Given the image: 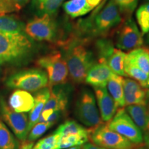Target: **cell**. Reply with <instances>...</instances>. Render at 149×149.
<instances>
[{
  "label": "cell",
  "instance_id": "6da1fadb",
  "mask_svg": "<svg viewBox=\"0 0 149 149\" xmlns=\"http://www.w3.org/2000/svg\"><path fill=\"white\" fill-rule=\"evenodd\" d=\"M64 59L68 67V74L76 83L85 81L89 69L95 64L93 53L83 44L70 45L67 49Z\"/></svg>",
  "mask_w": 149,
  "mask_h": 149
},
{
  "label": "cell",
  "instance_id": "7a4b0ae2",
  "mask_svg": "<svg viewBox=\"0 0 149 149\" xmlns=\"http://www.w3.org/2000/svg\"><path fill=\"white\" fill-rule=\"evenodd\" d=\"M32 47V42L26 33L0 32V64L18 60L26 56Z\"/></svg>",
  "mask_w": 149,
  "mask_h": 149
},
{
  "label": "cell",
  "instance_id": "3957f363",
  "mask_svg": "<svg viewBox=\"0 0 149 149\" xmlns=\"http://www.w3.org/2000/svg\"><path fill=\"white\" fill-rule=\"evenodd\" d=\"M37 65L47 72L49 88L66 83L68 70L64 57L58 51L46 55L37 59Z\"/></svg>",
  "mask_w": 149,
  "mask_h": 149
},
{
  "label": "cell",
  "instance_id": "277c9868",
  "mask_svg": "<svg viewBox=\"0 0 149 149\" xmlns=\"http://www.w3.org/2000/svg\"><path fill=\"white\" fill-rule=\"evenodd\" d=\"M9 88L35 92L48 86L47 74L40 69H29L17 72L10 76L6 82Z\"/></svg>",
  "mask_w": 149,
  "mask_h": 149
},
{
  "label": "cell",
  "instance_id": "5b68a950",
  "mask_svg": "<svg viewBox=\"0 0 149 149\" xmlns=\"http://www.w3.org/2000/svg\"><path fill=\"white\" fill-rule=\"evenodd\" d=\"M75 115L78 120L88 127L93 128L102 124L95 97L91 91L84 89L80 93L76 102Z\"/></svg>",
  "mask_w": 149,
  "mask_h": 149
},
{
  "label": "cell",
  "instance_id": "8992f818",
  "mask_svg": "<svg viewBox=\"0 0 149 149\" xmlns=\"http://www.w3.org/2000/svg\"><path fill=\"white\" fill-rule=\"evenodd\" d=\"M89 131L91 141L97 146L106 149L131 148L133 146V143L125 137L110 129L107 124H102Z\"/></svg>",
  "mask_w": 149,
  "mask_h": 149
},
{
  "label": "cell",
  "instance_id": "52a82bcc",
  "mask_svg": "<svg viewBox=\"0 0 149 149\" xmlns=\"http://www.w3.org/2000/svg\"><path fill=\"white\" fill-rule=\"evenodd\" d=\"M107 125L110 129L122 135L133 144H141L144 141L141 130L124 109L119 110Z\"/></svg>",
  "mask_w": 149,
  "mask_h": 149
},
{
  "label": "cell",
  "instance_id": "ba28073f",
  "mask_svg": "<svg viewBox=\"0 0 149 149\" xmlns=\"http://www.w3.org/2000/svg\"><path fill=\"white\" fill-rule=\"evenodd\" d=\"M26 34L37 41L51 42L56 33V26L51 15L47 14L35 17L28 22L24 29Z\"/></svg>",
  "mask_w": 149,
  "mask_h": 149
},
{
  "label": "cell",
  "instance_id": "9c48e42d",
  "mask_svg": "<svg viewBox=\"0 0 149 149\" xmlns=\"http://www.w3.org/2000/svg\"><path fill=\"white\" fill-rule=\"evenodd\" d=\"M143 35L131 18L128 19L119 29L116 46L122 51H130L141 47L144 44Z\"/></svg>",
  "mask_w": 149,
  "mask_h": 149
},
{
  "label": "cell",
  "instance_id": "30bf717a",
  "mask_svg": "<svg viewBox=\"0 0 149 149\" xmlns=\"http://www.w3.org/2000/svg\"><path fill=\"white\" fill-rule=\"evenodd\" d=\"M122 21L121 11L113 0H109L95 15V32L105 34L119 25Z\"/></svg>",
  "mask_w": 149,
  "mask_h": 149
},
{
  "label": "cell",
  "instance_id": "8fae6325",
  "mask_svg": "<svg viewBox=\"0 0 149 149\" xmlns=\"http://www.w3.org/2000/svg\"><path fill=\"white\" fill-rule=\"evenodd\" d=\"M0 111L3 120L10 126L16 137L21 141H25L29 133V120L24 113H18L13 110L1 100Z\"/></svg>",
  "mask_w": 149,
  "mask_h": 149
},
{
  "label": "cell",
  "instance_id": "7c38bea8",
  "mask_svg": "<svg viewBox=\"0 0 149 149\" xmlns=\"http://www.w3.org/2000/svg\"><path fill=\"white\" fill-rule=\"evenodd\" d=\"M68 95L69 92L68 88H58L53 90L50 88L49 98L44 105L37 122H39V123L46 122L48 117L54 111H65L68 105Z\"/></svg>",
  "mask_w": 149,
  "mask_h": 149
},
{
  "label": "cell",
  "instance_id": "4fadbf2b",
  "mask_svg": "<svg viewBox=\"0 0 149 149\" xmlns=\"http://www.w3.org/2000/svg\"><path fill=\"white\" fill-rule=\"evenodd\" d=\"M113 74V72L105 61L99 60L89 69L85 81L93 88L106 87Z\"/></svg>",
  "mask_w": 149,
  "mask_h": 149
},
{
  "label": "cell",
  "instance_id": "5bb4252c",
  "mask_svg": "<svg viewBox=\"0 0 149 149\" xmlns=\"http://www.w3.org/2000/svg\"><path fill=\"white\" fill-rule=\"evenodd\" d=\"M123 88L125 106L147 103V91L135 80L124 78Z\"/></svg>",
  "mask_w": 149,
  "mask_h": 149
},
{
  "label": "cell",
  "instance_id": "9a60e30c",
  "mask_svg": "<svg viewBox=\"0 0 149 149\" xmlns=\"http://www.w3.org/2000/svg\"><path fill=\"white\" fill-rule=\"evenodd\" d=\"M94 89L102 120L109 122L116 114L118 108L106 87Z\"/></svg>",
  "mask_w": 149,
  "mask_h": 149
},
{
  "label": "cell",
  "instance_id": "2e32d148",
  "mask_svg": "<svg viewBox=\"0 0 149 149\" xmlns=\"http://www.w3.org/2000/svg\"><path fill=\"white\" fill-rule=\"evenodd\" d=\"M103 0H68L63 3L64 12L71 18H77L89 13Z\"/></svg>",
  "mask_w": 149,
  "mask_h": 149
},
{
  "label": "cell",
  "instance_id": "e0dca14e",
  "mask_svg": "<svg viewBox=\"0 0 149 149\" xmlns=\"http://www.w3.org/2000/svg\"><path fill=\"white\" fill-rule=\"evenodd\" d=\"M125 111L141 130L143 136L149 135V108L147 103L127 106Z\"/></svg>",
  "mask_w": 149,
  "mask_h": 149
},
{
  "label": "cell",
  "instance_id": "ac0fdd59",
  "mask_svg": "<svg viewBox=\"0 0 149 149\" xmlns=\"http://www.w3.org/2000/svg\"><path fill=\"white\" fill-rule=\"evenodd\" d=\"M35 100L31 93L24 90L15 91L9 97V106L13 111L18 113H27L31 111L34 106Z\"/></svg>",
  "mask_w": 149,
  "mask_h": 149
},
{
  "label": "cell",
  "instance_id": "d6986e66",
  "mask_svg": "<svg viewBox=\"0 0 149 149\" xmlns=\"http://www.w3.org/2000/svg\"><path fill=\"white\" fill-rule=\"evenodd\" d=\"M50 96V88H42L37 93L34 100V106L31 109L29 118V131L37 124L44 105Z\"/></svg>",
  "mask_w": 149,
  "mask_h": 149
},
{
  "label": "cell",
  "instance_id": "ffe728a7",
  "mask_svg": "<svg viewBox=\"0 0 149 149\" xmlns=\"http://www.w3.org/2000/svg\"><path fill=\"white\" fill-rule=\"evenodd\" d=\"M123 81L124 78L122 76L113 73L107 83V90L115 101L117 108L125 107Z\"/></svg>",
  "mask_w": 149,
  "mask_h": 149
},
{
  "label": "cell",
  "instance_id": "44dd1931",
  "mask_svg": "<svg viewBox=\"0 0 149 149\" xmlns=\"http://www.w3.org/2000/svg\"><path fill=\"white\" fill-rule=\"evenodd\" d=\"M126 60L138 67L143 72L149 75V49L141 47L130 51L126 54Z\"/></svg>",
  "mask_w": 149,
  "mask_h": 149
},
{
  "label": "cell",
  "instance_id": "7402d4cb",
  "mask_svg": "<svg viewBox=\"0 0 149 149\" xmlns=\"http://www.w3.org/2000/svg\"><path fill=\"white\" fill-rule=\"evenodd\" d=\"M126 53L122 50L115 48L106 59V63L111 70V71L117 75L126 77L124 72Z\"/></svg>",
  "mask_w": 149,
  "mask_h": 149
},
{
  "label": "cell",
  "instance_id": "603a6c76",
  "mask_svg": "<svg viewBox=\"0 0 149 149\" xmlns=\"http://www.w3.org/2000/svg\"><path fill=\"white\" fill-rule=\"evenodd\" d=\"M25 25L15 16L0 15V32L8 33H22Z\"/></svg>",
  "mask_w": 149,
  "mask_h": 149
},
{
  "label": "cell",
  "instance_id": "cb8c5ba5",
  "mask_svg": "<svg viewBox=\"0 0 149 149\" xmlns=\"http://www.w3.org/2000/svg\"><path fill=\"white\" fill-rule=\"evenodd\" d=\"M55 133L61 137L69 135H88L90 133L89 130L83 127L74 120H68L64 124H61L55 131Z\"/></svg>",
  "mask_w": 149,
  "mask_h": 149
},
{
  "label": "cell",
  "instance_id": "d4e9b609",
  "mask_svg": "<svg viewBox=\"0 0 149 149\" xmlns=\"http://www.w3.org/2000/svg\"><path fill=\"white\" fill-rule=\"evenodd\" d=\"M65 0H33V4L41 15H51L58 10Z\"/></svg>",
  "mask_w": 149,
  "mask_h": 149
},
{
  "label": "cell",
  "instance_id": "484cf974",
  "mask_svg": "<svg viewBox=\"0 0 149 149\" xmlns=\"http://www.w3.org/2000/svg\"><path fill=\"white\" fill-rule=\"evenodd\" d=\"M124 72H125L126 77L133 78L141 86L144 87V88H147V84H148L149 75L143 72L141 69H139L138 67L125 60Z\"/></svg>",
  "mask_w": 149,
  "mask_h": 149
},
{
  "label": "cell",
  "instance_id": "4316f807",
  "mask_svg": "<svg viewBox=\"0 0 149 149\" xmlns=\"http://www.w3.org/2000/svg\"><path fill=\"white\" fill-rule=\"evenodd\" d=\"M89 136L83 135H69L59 138L55 149L69 148L71 147L80 146L88 141Z\"/></svg>",
  "mask_w": 149,
  "mask_h": 149
},
{
  "label": "cell",
  "instance_id": "83f0119b",
  "mask_svg": "<svg viewBox=\"0 0 149 149\" xmlns=\"http://www.w3.org/2000/svg\"><path fill=\"white\" fill-rule=\"evenodd\" d=\"M17 141L4 123L0 121V149H17Z\"/></svg>",
  "mask_w": 149,
  "mask_h": 149
},
{
  "label": "cell",
  "instance_id": "f1b7e54d",
  "mask_svg": "<svg viewBox=\"0 0 149 149\" xmlns=\"http://www.w3.org/2000/svg\"><path fill=\"white\" fill-rule=\"evenodd\" d=\"M135 15L141 34L146 35L149 32V2L140 6Z\"/></svg>",
  "mask_w": 149,
  "mask_h": 149
},
{
  "label": "cell",
  "instance_id": "f546056e",
  "mask_svg": "<svg viewBox=\"0 0 149 149\" xmlns=\"http://www.w3.org/2000/svg\"><path fill=\"white\" fill-rule=\"evenodd\" d=\"M60 136L54 133L52 135L40 139L34 148L36 149H55Z\"/></svg>",
  "mask_w": 149,
  "mask_h": 149
},
{
  "label": "cell",
  "instance_id": "4dcf8cb0",
  "mask_svg": "<svg viewBox=\"0 0 149 149\" xmlns=\"http://www.w3.org/2000/svg\"><path fill=\"white\" fill-rule=\"evenodd\" d=\"M52 126L51 124L48 122H43V123H38L35 124L33 127L31 128V133H29V141H33L35 139H38L39 137H41L43 134L47 130L48 128H50Z\"/></svg>",
  "mask_w": 149,
  "mask_h": 149
},
{
  "label": "cell",
  "instance_id": "1f68e13d",
  "mask_svg": "<svg viewBox=\"0 0 149 149\" xmlns=\"http://www.w3.org/2000/svg\"><path fill=\"white\" fill-rule=\"evenodd\" d=\"M119 7L121 13L130 15L135 10L139 0H113Z\"/></svg>",
  "mask_w": 149,
  "mask_h": 149
},
{
  "label": "cell",
  "instance_id": "d6a6232c",
  "mask_svg": "<svg viewBox=\"0 0 149 149\" xmlns=\"http://www.w3.org/2000/svg\"><path fill=\"white\" fill-rule=\"evenodd\" d=\"M17 11L12 0H0V15Z\"/></svg>",
  "mask_w": 149,
  "mask_h": 149
},
{
  "label": "cell",
  "instance_id": "836d02e7",
  "mask_svg": "<svg viewBox=\"0 0 149 149\" xmlns=\"http://www.w3.org/2000/svg\"><path fill=\"white\" fill-rule=\"evenodd\" d=\"M61 111H54L52 114L48 117V118L46 120V122L51 124L52 126L54 125L56 122H57V120H59V118L61 116Z\"/></svg>",
  "mask_w": 149,
  "mask_h": 149
},
{
  "label": "cell",
  "instance_id": "e575fe53",
  "mask_svg": "<svg viewBox=\"0 0 149 149\" xmlns=\"http://www.w3.org/2000/svg\"><path fill=\"white\" fill-rule=\"evenodd\" d=\"M13 3L17 11L21 10L23 7L26 5L29 0H12Z\"/></svg>",
  "mask_w": 149,
  "mask_h": 149
},
{
  "label": "cell",
  "instance_id": "d590c367",
  "mask_svg": "<svg viewBox=\"0 0 149 149\" xmlns=\"http://www.w3.org/2000/svg\"><path fill=\"white\" fill-rule=\"evenodd\" d=\"M81 148L82 149H106L104 148H102V147L97 146L95 144H91V143H85V144L82 146V147H81Z\"/></svg>",
  "mask_w": 149,
  "mask_h": 149
},
{
  "label": "cell",
  "instance_id": "8d00e7d4",
  "mask_svg": "<svg viewBox=\"0 0 149 149\" xmlns=\"http://www.w3.org/2000/svg\"><path fill=\"white\" fill-rule=\"evenodd\" d=\"M33 141H25L23 143L19 149H32L33 147Z\"/></svg>",
  "mask_w": 149,
  "mask_h": 149
},
{
  "label": "cell",
  "instance_id": "74e56055",
  "mask_svg": "<svg viewBox=\"0 0 149 149\" xmlns=\"http://www.w3.org/2000/svg\"><path fill=\"white\" fill-rule=\"evenodd\" d=\"M144 140L145 143V147L147 149H149V135L144 136Z\"/></svg>",
  "mask_w": 149,
  "mask_h": 149
},
{
  "label": "cell",
  "instance_id": "f35d334b",
  "mask_svg": "<svg viewBox=\"0 0 149 149\" xmlns=\"http://www.w3.org/2000/svg\"><path fill=\"white\" fill-rule=\"evenodd\" d=\"M146 44H148V45H149V32L146 34Z\"/></svg>",
  "mask_w": 149,
  "mask_h": 149
},
{
  "label": "cell",
  "instance_id": "ab89813d",
  "mask_svg": "<svg viewBox=\"0 0 149 149\" xmlns=\"http://www.w3.org/2000/svg\"><path fill=\"white\" fill-rule=\"evenodd\" d=\"M69 149H81V148H80L79 146H76L71 147V148H69Z\"/></svg>",
  "mask_w": 149,
  "mask_h": 149
},
{
  "label": "cell",
  "instance_id": "60d3db41",
  "mask_svg": "<svg viewBox=\"0 0 149 149\" xmlns=\"http://www.w3.org/2000/svg\"><path fill=\"white\" fill-rule=\"evenodd\" d=\"M147 105H148V107L149 108V95L147 96Z\"/></svg>",
  "mask_w": 149,
  "mask_h": 149
},
{
  "label": "cell",
  "instance_id": "b9f144b4",
  "mask_svg": "<svg viewBox=\"0 0 149 149\" xmlns=\"http://www.w3.org/2000/svg\"><path fill=\"white\" fill-rule=\"evenodd\" d=\"M137 149H147V148L145 146H141V147H139V148H137Z\"/></svg>",
  "mask_w": 149,
  "mask_h": 149
},
{
  "label": "cell",
  "instance_id": "7bdbcfd3",
  "mask_svg": "<svg viewBox=\"0 0 149 149\" xmlns=\"http://www.w3.org/2000/svg\"><path fill=\"white\" fill-rule=\"evenodd\" d=\"M147 89H149V78H148V84H147Z\"/></svg>",
  "mask_w": 149,
  "mask_h": 149
},
{
  "label": "cell",
  "instance_id": "ee69618b",
  "mask_svg": "<svg viewBox=\"0 0 149 149\" xmlns=\"http://www.w3.org/2000/svg\"><path fill=\"white\" fill-rule=\"evenodd\" d=\"M148 95H149V89L147 90V96H148Z\"/></svg>",
  "mask_w": 149,
  "mask_h": 149
},
{
  "label": "cell",
  "instance_id": "f6af8a7d",
  "mask_svg": "<svg viewBox=\"0 0 149 149\" xmlns=\"http://www.w3.org/2000/svg\"><path fill=\"white\" fill-rule=\"evenodd\" d=\"M0 66H1V64H0ZM0 71H1V66H0Z\"/></svg>",
  "mask_w": 149,
  "mask_h": 149
},
{
  "label": "cell",
  "instance_id": "bcb514c9",
  "mask_svg": "<svg viewBox=\"0 0 149 149\" xmlns=\"http://www.w3.org/2000/svg\"><path fill=\"white\" fill-rule=\"evenodd\" d=\"M126 149H132V148H126Z\"/></svg>",
  "mask_w": 149,
  "mask_h": 149
},
{
  "label": "cell",
  "instance_id": "7dc6e473",
  "mask_svg": "<svg viewBox=\"0 0 149 149\" xmlns=\"http://www.w3.org/2000/svg\"><path fill=\"white\" fill-rule=\"evenodd\" d=\"M33 149H36V148H33Z\"/></svg>",
  "mask_w": 149,
  "mask_h": 149
},
{
  "label": "cell",
  "instance_id": "c3c4849f",
  "mask_svg": "<svg viewBox=\"0 0 149 149\" xmlns=\"http://www.w3.org/2000/svg\"><path fill=\"white\" fill-rule=\"evenodd\" d=\"M148 1H149V0H148Z\"/></svg>",
  "mask_w": 149,
  "mask_h": 149
}]
</instances>
